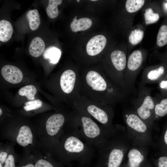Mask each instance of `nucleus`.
Segmentation results:
<instances>
[{"mask_svg": "<svg viewBox=\"0 0 167 167\" xmlns=\"http://www.w3.org/2000/svg\"><path fill=\"white\" fill-rule=\"evenodd\" d=\"M107 42L105 37L102 35L95 36L88 42L86 47L87 54L90 56H96L100 53L105 47Z\"/></svg>", "mask_w": 167, "mask_h": 167, "instance_id": "obj_14", "label": "nucleus"}, {"mask_svg": "<svg viewBox=\"0 0 167 167\" xmlns=\"http://www.w3.org/2000/svg\"><path fill=\"white\" fill-rule=\"evenodd\" d=\"M70 114L56 113L49 117L44 123L34 126L41 150L46 155H49L52 147L63 132Z\"/></svg>", "mask_w": 167, "mask_h": 167, "instance_id": "obj_6", "label": "nucleus"}, {"mask_svg": "<svg viewBox=\"0 0 167 167\" xmlns=\"http://www.w3.org/2000/svg\"><path fill=\"white\" fill-rule=\"evenodd\" d=\"M144 2L143 0H127L125 5L126 9L129 13L135 12L142 8Z\"/></svg>", "mask_w": 167, "mask_h": 167, "instance_id": "obj_26", "label": "nucleus"}, {"mask_svg": "<svg viewBox=\"0 0 167 167\" xmlns=\"http://www.w3.org/2000/svg\"><path fill=\"white\" fill-rule=\"evenodd\" d=\"M153 161L156 167H167V155L159 153Z\"/></svg>", "mask_w": 167, "mask_h": 167, "instance_id": "obj_32", "label": "nucleus"}, {"mask_svg": "<svg viewBox=\"0 0 167 167\" xmlns=\"http://www.w3.org/2000/svg\"><path fill=\"white\" fill-rule=\"evenodd\" d=\"M45 47L43 40L38 36L34 38L31 41L29 47V52L32 56L37 58L43 53Z\"/></svg>", "mask_w": 167, "mask_h": 167, "instance_id": "obj_18", "label": "nucleus"}, {"mask_svg": "<svg viewBox=\"0 0 167 167\" xmlns=\"http://www.w3.org/2000/svg\"><path fill=\"white\" fill-rule=\"evenodd\" d=\"M167 73V64L164 62L145 70L142 75L141 82L144 84L158 83Z\"/></svg>", "mask_w": 167, "mask_h": 167, "instance_id": "obj_13", "label": "nucleus"}, {"mask_svg": "<svg viewBox=\"0 0 167 167\" xmlns=\"http://www.w3.org/2000/svg\"><path fill=\"white\" fill-rule=\"evenodd\" d=\"M31 153L35 167H64L63 164L54 160L50 156L43 155L41 151L36 150Z\"/></svg>", "mask_w": 167, "mask_h": 167, "instance_id": "obj_15", "label": "nucleus"}, {"mask_svg": "<svg viewBox=\"0 0 167 167\" xmlns=\"http://www.w3.org/2000/svg\"><path fill=\"white\" fill-rule=\"evenodd\" d=\"M77 167H90L87 165H79Z\"/></svg>", "mask_w": 167, "mask_h": 167, "instance_id": "obj_35", "label": "nucleus"}, {"mask_svg": "<svg viewBox=\"0 0 167 167\" xmlns=\"http://www.w3.org/2000/svg\"><path fill=\"white\" fill-rule=\"evenodd\" d=\"M77 1H78V2H79V0H77Z\"/></svg>", "mask_w": 167, "mask_h": 167, "instance_id": "obj_39", "label": "nucleus"}, {"mask_svg": "<svg viewBox=\"0 0 167 167\" xmlns=\"http://www.w3.org/2000/svg\"><path fill=\"white\" fill-rule=\"evenodd\" d=\"M148 148L133 144L127 152L121 167H143L148 161Z\"/></svg>", "mask_w": 167, "mask_h": 167, "instance_id": "obj_11", "label": "nucleus"}, {"mask_svg": "<svg viewBox=\"0 0 167 167\" xmlns=\"http://www.w3.org/2000/svg\"><path fill=\"white\" fill-rule=\"evenodd\" d=\"M133 144L126 126L114 125L105 141L97 149L98 158L94 167H121Z\"/></svg>", "mask_w": 167, "mask_h": 167, "instance_id": "obj_3", "label": "nucleus"}, {"mask_svg": "<svg viewBox=\"0 0 167 167\" xmlns=\"http://www.w3.org/2000/svg\"><path fill=\"white\" fill-rule=\"evenodd\" d=\"M13 30L12 25L8 21L3 19L0 21V40L5 42L11 38Z\"/></svg>", "mask_w": 167, "mask_h": 167, "instance_id": "obj_20", "label": "nucleus"}, {"mask_svg": "<svg viewBox=\"0 0 167 167\" xmlns=\"http://www.w3.org/2000/svg\"><path fill=\"white\" fill-rule=\"evenodd\" d=\"M155 105L154 111V121L158 120L167 114V95L160 93L154 96Z\"/></svg>", "mask_w": 167, "mask_h": 167, "instance_id": "obj_17", "label": "nucleus"}, {"mask_svg": "<svg viewBox=\"0 0 167 167\" xmlns=\"http://www.w3.org/2000/svg\"><path fill=\"white\" fill-rule=\"evenodd\" d=\"M0 135L2 138L21 146L24 151L31 152L41 150L35 126L31 124L16 123L3 125L0 128Z\"/></svg>", "mask_w": 167, "mask_h": 167, "instance_id": "obj_5", "label": "nucleus"}, {"mask_svg": "<svg viewBox=\"0 0 167 167\" xmlns=\"http://www.w3.org/2000/svg\"><path fill=\"white\" fill-rule=\"evenodd\" d=\"M158 84L160 94L163 95H167V73Z\"/></svg>", "mask_w": 167, "mask_h": 167, "instance_id": "obj_33", "label": "nucleus"}, {"mask_svg": "<svg viewBox=\"0 0 167 167\" xmlns=\"http://www.w3.org/2000/svg\"><path fill=\"white\" fill-rule=\"evenodd\" d=\"M62 0H49L48 5L46 9V13L51 19L57 17L58 15V6L62 2Z\"/></svg>", "mask_w": 167, "mask_h": 167, "instance_id": "obj_23", "label": "nucleus"}, {"mask_svg": "<svg viewBox=\"0 0 167 167\" xmlns=\"http://www.w3.org/2000/svg\"><path fill=\"white\" fill-rule=\"evenodd\" d=\"M143 167H153L150 163L148 160L146 163Z\"/></svg>", "mask_w": 167, "mask_h": 167, "instance_id": "obj_34", "label": "nucleus"}, {"mask_svg": "<svg viewBox=\"0 0 167 167\" xmlns=\"http://www.w3.org/2000/svg\"><path fill=\"white\" fill-rule=\"evenodd\" d=\"M123 117L128 133L133 144L149 147L155 146L152 128L141 119L132 109H125Z\"/></svg>", "mask_w": 167, "mask_h": 167, "instance_id": "obj_8", "label": "nucleus"}, {"mask_svg": "<svg viewBox=\"0 0 167 167\" xmlns=\"http://www.w3.org/2000/svg\"><path fill=\"white\" fill-rule=\"evenodd\" d=\"M42 103L39 99L28 101L25 103L24 109L27 112L37 109L42 107Z\"/></svg>", "mask_w": 167, "mask_h": 167, "instance_id": "obj_31", "label": "nucleus"}, {"mask_svg": "<svg viewBox=\"0 0 167 167\" xmlns=\"http://www.w3.org/2000/svg\"><path fill=\"white\" fill-rule=\"evenodd\" d=\"M26 17L31 29L33 31L37 29L41 22L38 10L35 9L29 11L26 13Z\"/></svg>", "mask_w": 167, "mask_h": 167, "instance_id": "obj_22", "label": "nucleus"}, {"mask_svg": "<svg viewBox=\"0 0 167 167\" xmlns=\"http://www.w3.org/2000/svg\"><path fill=\"white\" fill-rule=\"evenodd\" d=\"M151 90L142 84L139 83L137 97L133 102V110L152 128L154 121L155 105L154 97L151 95Z\"/></svg>", "mask_w": 167, "mask_h": 167, "instance_id": "obj_9", "label": "nucleus"}, {"mask_svg": "<svg viewBox=\"0 0 167 167\" xmlns=\"http://www.w3.org/2000/svg\"><path fill=\"white\" fill-rule=\"evenodd\" d=\"M77 17L75 16L70 25L71 29L73 32L87 30L92 25V22L90 19L84 17L77 20Z\"/></svg>", "mask_w": 167, "mask_h": 167, "instance_id": "obj_19", "label": "nucleus"}, {"mask_svg": "<svg viewBox=\"0 0 167 167\" xmlns=\"http://www.w3.org/2000/svg\"><path fill=\"white\" fill-rule=\"evenodd\" d=\"M144 17L145 24L149 25L157 22L160 18V16L157 13L154 12L152 9L149 8L145 10Z\"/></svg>", "mask_w": 167, "mask_h": 167, "instance_id": "obj_30", "label": "nucleus"}, {"mask_svg": "<svg viewBox=\"0 0 167 167\" xmlns=\"http://www.w3.org/2000/svg\"><path fill=\"white\" fill-rule=\"evenodd\" d=\"M73 107L84 112L108 130H113V106L102 104L81 95L72 104Z\"/></svg>", "mask_w": 167, "mask_h": 167, "instance_id": "obj_7", "label": "nucleus"}, {"mask_svg": "<svg viewBox=\"0 0 167 167\" xmlns=\"http://www.w3.org/2000/svg\"><path fill=\"white\" fill-rule=\"evenodd\" d=\"M73 108L65 127L75 132L89 145L99 149L113 129L107 130L84 112Z\"/></svg>", "mask_w": 167, "mask_h": 167, "instance_id": "obj_4", "label": "nucleus"}, {"mask_svg": "<svg viewBox=\"0 0 167 167\" xmlns=\"http://www.w3.org/2000/svg\"><path fill=\"white\" fill-rule=\"evenodd\" d=\"M164 61V62L167 64V55L165 57Z\"/></svg>", "mask_w": 167, "mask_h": 167, "instance_id": "obj_36", "label": "nucleus"}, {"mask_svg": "<svg viewBox=\"0 0 167 167\" xmlns=\"http://www.w3.org/2000/svg\"><path fill=\"white\" fill-rule=\"evenodd\" d=\"M91 1H96L97 0H91Z\"/></svg>", "mask_w": 167, "mask_h": 167, "instance_id": "obj_38", "label": "nucleus"}, {"mask_svg": "<svg viewBox=\"0 0 167 167\" xmlns=\"http://www.w3.org/2000/svg\"><path fill=\"white\" fill-rule=\"evenodd\" d=\"M1 73L6 81L13 84L20 83L23 78L21 71L12 65H7L3 66L1 70Z\"/></svg>", "mask_w": 167, "mask_h": 167, "instance_id": "obj_16", "label": "nucleus"}, {"mask_svg": "<svg viewBox=\"0 0 167 167\" xmlns=\"http://www.w3.org/2000/svg\"><path fill=\"white\" fill-rule=\"evenodd\" d=\"M61 55V50L54 46H50L48 48L43 54V58L48 59L49 62L56 64L59 61Z\"/></svg>", "mask_w": 167, "mask_h": 167, "instance_id": "obj_21", "label": "nucleus"}, {"mask_svg": "<svg viewBox=\"0 0 167 167\" xmlns=\"http://www.w3.org/2000/svg\"><path fill=\"white\" fill-rule=\"evenodd\" d=\"M95 150L75 132L65 127L49 156L63 164L75 161L81 165H88L93 158Z\"/></svg>", "mask_w": 167, "mask_h": 167, "instance_id": "obj_2", "label": "nucleus"}, {"mask_svg": "<svg viewBox=\"0 0 167 167\" xmlns=\"http://www.w3.org/2000/svg\"><path fill=\"white\" fill-rule=\"evenodd\" d=\"M110 59L112 68L106 74L121 88L127 62L126 55L122 51L116 50L111 52Z\"/></svg>", "mask_w": 167, "mask_h": 167, "instance_id": "obj_10", "label": "nucleus"}, {"mask_svg": "<svg viewBox=\"0 0 167 167\" xmlns=\"http://www.w3.org/2000/svg\"><path fill=\"white\" fill-rule=\"evenodd\" d=\"M80 77L81 94L89 98L113 106L126 97L104 71L90 70L80 73Z\"/></svg>", "mask_w": 167, "mask_h": 167, "instance_id": "obj_1", "label": "nucleus"}, {"mask_svg": "<svg viewBox=\"0 0 167 167\" xmlns=\"http://www.w3.org/2000/svg\"><path fill=\"white\" fill-rule=\"evenodd\" d=\"M164 7L165 9L167 11V2L164 3Z\"/></svg>", "mask_w": 167, "mask_h": 167, "instance_id": "obj_37", "label": "nucleus"}, {"mask_svg": "<svg viewBox=\"0 0 167 167\" xmlns=\"http://www.w3.org/2000/svg\"><path fill=\"white\" fill-rule=\"evenodd\" d=\"M143 35V31L139 29H135L131 32L129 36V41L132 45H137L142 41Z\"/></svg>", "mask_w": 167, "mask_h": 167, "instance_id": "obj_29", "label": "nucleus"}, {"mask_svg": "<svg viewBox=\"0 0 167 167\" xmlns=\"http://www.w3.org/2000/svg\"><path fill=\"white\" fill-rule=\"evenodd\" d=\"M37 90L35 87L32 85H27L21 88L18 91L19 94L22 96H25L30 100L35 99V96Z\"/></svg>", "mask_w": 167, "mask_h": 167, "instance_id": "obj_24", "label": "nucleus"}, {"mask_svg": "<svg viewBox=\"0 0 167 167\" xmlns=\"http://www.w3.org/2000/svg\"><path fill=\"white\" fill-rule=\"evenodd\" d=\"M158 145L159 153L167 155V123L160 138Z\"/></svg>", "mask_w": 167, "mask_h": 167, "instance_id": "obj_28", "label": "nucleus"}, {"mask_svg": "<svg viewBox=\"0 0 167 167\" xmlns=\"http://www.w3.org/2000/svg\"><path fill=\"white\" fill-rule=\"evenodd\" d=\"M156 44L160 47L167 44V25L163 24L160 28L157 36Z\"/></svg>", "mask_w": 167, "mask_h": 167, "instance_id": "obj_27", "label": "nucleus"}, {"mask_svg": "<svg viewBox=\"0 0 167 167\" xmlns=\"http://www.w3.org/2000/svg\"><path fill=\"white\" fill-rule=\"evenodd\" d=\"M11 142L0 144V167H17L18 159L14 147Z\"/></svg>", "mask_w": 167, "mask_h": 167, "instance_id": "obj_12", "label": "nucleus"}, {"mask_svg": "<svg viewBox=\"0 0 167 167\" xmlns=\"http://www.w3.org/2000/svg\"><path fill=\"white\" fill-rule=\"evenodd\" d=\"M17 167H35L33 157L32 153L24 151Z\"/></svg>", "mask_w": 167, "mask_h": 167, "instance_id": "obj_25", "label": "nucleus"}]
</instances>
